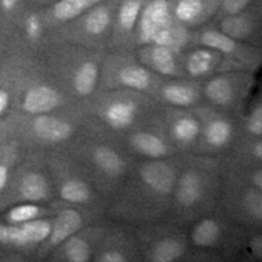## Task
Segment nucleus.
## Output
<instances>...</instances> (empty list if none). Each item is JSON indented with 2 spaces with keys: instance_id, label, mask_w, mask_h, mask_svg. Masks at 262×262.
I'll use <instances>...</instances> for the list:
<instances>
[{
  "instance_id": "nucleus-34",
  "label": "nucleus",
  "mask_w": 262,
  "mask_h": 262,
  "mask_svg": "<svg viewBox=\"0 0 262 262\" xmlns=\"http://www.w3.org/2000/svg\"><path fill=\"white\" fill-rule=\"evenodd\" d=\"M25 31L29 40L37 41L41 37L42 24L38 15H29L25 21Z\"/></svg>"
},
{
  "instance_id": "nucleus-1",
  "label": "nucleus",
  "mask_w": 262,
  "mask_h": 262,
  "mask_svg": "<svg viewBox=\"0 0 262 262\" xmlns=\"http://www.w3.org/2000/svg\"><path fill=\"white\" fill-rule=\"evenodd\" d=\"M91 102V114L100 125L108 131L124 133L142 124L150 112L152 101L147 94L140 91L114 89L102 93Z\"/></svg>"
},
{
  "instance_id": "nucleus-16",
  "label": "nucleus",
  "mask_w": 262,
  "mask_h": 262,
  "mask_svg": "<svg viewBox=\"0 0 262 262\" xmlns=\"http://www.w3.org/2000/svg\"><path fill=\"white\" fill-rule=\"evenodd\" d=\"M100 64L94 58H85L68 68L67 79L72 94L79 97L91 96L100 80Z\"/></svg>"
},
{
  "instance_id": "nucleus-14",
  "label": "nucleus",
  "mask_w": 262,
  "mask_h": 262,
  "mask_svg": "<svg viewBox=\"0 0 262 262\" xmlns=\"http://www.w3.org/2000/svg\"><path fill=\"white\" fill-rule=\"evenodd\" d=\"M179 52L160 45L148 44L140 51V61L149 68L153 73L165 77L180 78L185 77L182 62L179 60Z\"/></svg>"
},
{
  "instance_id": "nucleus-9",
  "label": "nucleus",
  "mask_w": 262,
  "mask_h": 262,
  "mask_svg": "<svg viewBox=\"0 0 262 262\" xmlns=\"http://www.w3.org/2000/svg\"><path fill=\"white\" fill-rule=\"evenodd\" d=\"M51 231V221L35 219L24 224H0V244L16 249L37 247L47 241Z\"/></svg>"
},
{
  "instance_id": "nucleus-11",
  "label": "nucleus",
  "mask_w": 262,
  "mask_h": 262,
  "mask_svg": "<svg viewBox=\"0 0 262 262\" xmlns=\"http://www.w3.org/2000/svg\"><path fill=\"white\" fill-rule=\"evenodd\" d=\"M127 145L133 152L148 159H164L175 153L176 147L159 127L140 126L127 136Z\"/></svg>"
},
{
  "instance_id": "nucleus-32",
  "label": "nucleus",
  "mask_w": 262,
  "mask_h": 262,
  "mask_svg": "<svg viewBox=\"0 0 262 262\" xmlns=\"http://www.w3.org/2000/svg\"><path fill=\"white\" fill-rule=\"evenodd\" d=\"M45 214V210L35 203L24 202L22 204L12 206L10 210L6 212L5 221L6 224H24V222L35 220V219L41 217Z\"/></svg>"
},
{
  "instance_id": "nucleus-29",
  "label": "nucleus",
  "mask_w": 262,
  "mask_h": 262,
  "mask_svg": "<svg viewBox=\"0 0 262 262\" xmlns=\"http://www.w3.org/2000/svg\"><path fill=\"white\" fill-rule=\"evenodd\" d=\"M242 214L251 224L260 225L262 221V189L250 185L242 193L239 199Z\"/></svg>"
},
{
  "instance_id": "nucleus-7",
  "label": "nucleus",
  "mask_w": 262,
  "mask_h": 262,
  "mask_svg": "<svg viewBox=\"0 0 262 262\" xmlns=\"http://www.w3.org/2000/svg\"><path fill=\"white\" fill-rule=\"evenodd\" d=\"M172 14V3L169 0H152L142 8L136 25V39L139 44L148 45L162 33L178 24Z\"/></svg>"
},
{
  "instance_id": "nucleus-15",
  "label": "nucleus",
  "mask_w": 262,
  "mask_h": 262,
  "mask_svg": "<svg viewBox=\"0 0 262 262\" xmlns=\"http://www.w3.org/2000/svg\"><path fill=\"white\" fill-rule=\"evenodd\" d=\"M66 98L60 90L48 84H35L26 91L21 107L31 116L51 113L62 107Z\"/></svg>"
},
{
  "instance_id": "nucleus-4",
  "label": "nucleus",
  "mask_w": 262,
  "mask_h": 262,
  "mask_svg": "<svg viewBox=\"0 0 262 262\" xmlns=\"http://www.w3.org/2000/svg\"><path fill=\"white\" fill-rule=\"evenodd\" d=\"M253 85L254 78L249 72L228 71L211 78L205 84L203 95L212 106L228 112L243 102Z\"/></svg>"
},
{
  "instance_id": "nucleus-22",
  "label": "nucleus",
  "mask_w": 262,
  "mask_h": 262,
  "mask_svg": "<svg viewBox=\"0 0 262 262\" xmlns=\"http://www.w3.org/2000/svg\"><path fill=\"white\" fill-rule=\"evenodd\" d=\"M79 17L78 27L81 34L88 38L102 37L112 25L113 8L111 4L100 3L84 12Z\"/></svg>"
},
{
  "instance_id": "nucleus-36",
  "label": "nucleus",
  "mask_w": 262,
  "mask_h": 262,
  "mask_svg": "<svg viewBox=\"0 0 262 262\" xmlns=\"http://www.w3.org/2000/svg\"><path fill=\"white\" fill-rule=\"evenodd\" d=\"M10 179V164L8 159L0 160V193L4 192Z\"/></svg>"
},
{
  "instance_id": "nucleus-12",
  "label": "nucleus",
  "mask_w": 262,
  "mask_h": 262,
  "mask_svg": "<svg viewBox=\"0 0 262 262\" xmlns=\"http://www.w3.org/2000/svg\"><path fill=\"white\" fill-rule=\"evenodd\" d=\"M164 130L173 146L181 149H193L198 143L201 122L196 113L171 108L165 113Z\"/></svg>"
},
{
  "instance_id": "nucleus-35",
  "label": "nucleus",
  "mask_w": 262,
  "mask_h": 262,
  "mask_svg": "<svg viewBox=\"0 0 262 262\" xmlns=\"http://www.w3.org/2000/svg\"><path fill=\"white\" fill-rule=\"evenodd\" d=\"M250 0H222V9L226 15H235L243 12Z\"/></svg>"
},
{
  "instance_id": "nucleus-19",
  "label": "nucleus",
  "mask_w": 262,
  "mask_h": 262,
  "mask_svg": "<svg viewBox=\"0 0 262 262\" xmlns=\"http://www.w3.org/2000/svg\"><path fill=\"white\" fill-rule=\"evenodd\" d=\"M18 201L38 203L50 199L51 186L47 176L37 170H29L19 176L16 182Z\"/></svg>"
},
{
  "instance_id": "nucleus-24",
  "label": "nucleus",
  "mask_w": 262,
  "mask_h": 262,
  "mask_svg": "<svg viewBox=\"0 0 262 262\" xmlns=\"http://www.w3.org/2000/svg\"><path fill=\"white\" fill-rule=\"evenodd\" d=\"M217 0H176L172 14L182 25L195 26L204 22L214 11Z\"/></svg>"
},
{
  "instance_id": "nucleus-18",
  "label": "nucleus",
  "mask_w": 262,
  "mask_h": 262,
  "mask_svg": "<svg viewBox=\"0 0 262 262\" xmlns=\"http://www.w3.org/2000/svg\"><path fill=\"white\" fill-rule=\"evenodd\" d=\"M84 215L75 209H63L51 221V231L47 241V250L56 249L66 239L80 231L84 225Z\"/></svg>"
},
{
  "instance_id": "nucleus-30",
  "label": "nucleus",
  "mask_w": 262,
  "mask_h": 262,
  "mask_svg": "<svg viewBox=\"0 0 262 262\" xmlns=\"http://www.w3.org/2000/svg\"><path fill=\"white\" fill-rule=\"evenodd\" d=\"M254 21L248 14L227 15L221 24V32L227 34L228 37L239 40L247 39L254 31Z\"/></svg>"
},
{
  "instance_id": "nucleus-10",
  "label": "nucleus",
  "mask_w": 262,
  "mask_h": 262,
  "mask_svg": "<svg viewBox=\"0 0 262 262\" xmlns=\"http://www.w3.org/2000/svg\"><path fill=\"white\" fill-rule=\"evenodd\" d=\"M77 130V123L66 117L37 114L28 125L29 136L42 145H60L70 141Z\"/></svg>"
},
{
  "instance_id": "nucleus-23",
  "label": "nucleus",
  "mask_w": 262,
  "mask_h": 262,
  "mask_svg": "<svg viewBox=\"0 0 262 262\" xmlns=\"http://www.w3.org/2000/svg\"><path fill=\"white\" fill-rule=\"evenodd\" d=\"M187 251L185 238L179 234H165L157 239L147 249V260L152 262L179 261Z\"/></svg>"
},
{
  "instance_id": "nucleus-13",
  "label": "nucleus",
  "mask_w": 262,
  "mask_h": 262,
  "mask_svg": "<svg viewBox=\"0 0 262 262\" xmlns=\"http://www.w3.org/2000/svg\"><path fill=\"white\" fill-rule=\"evenodd\" d=\"M203 90L194 80L171 79L162 80L157 85L152 96L160 103L176 108H188L195 106L201 101Z\"/></svg>"
},
{
  "instance_id": "nucleus-38",
  "label": "nucleus",
  "mask_w": 262,
  "mask_h": 262,
  "mask_svg": "<svg viewBox=\"0 0 262 262\" xmlns=\"http://www.w3.org/2000/svg\"><path fill=\"white\" fill-rule=\"evenodd\" d=\"M10 96L9 93L5 90H0V116L5 112L6 108L9 107Z\"/></svg>"
},
{
  "instance_id": "nucleus-25",
  "label": "nucleus",
  "mask_w": 262,
  "mask_h": 262,
  "mask_svg": "<svg viewBox=\"0 0 262 262\" xmlns=\"http://www.w3.org/2000/svg\"><path fill=\"white\" fill-rule=\"evenodd\" d=\"M199 41L203 47L214 49L219 51L222 56L231 57L233 62V70L239 68V63L245 58L243 49L238 44L237 40L233 38L228 37L224 32L215 31V29H208L203 32L199 37Z\"/></svg>"
},
{
  "instance_id": "nucleus-6",
  "label": "nucleus",
  "mask_w": 262,
  "mask_h": 262,
  "mask_svg": "<svg viewBox=\"0 0 262 262\" xmlns=\"http://www.w3.org/2000/svg\"><path fill=\"white\" fill-rule=\"evenodd\" d=\"M196 116L201 122V134L195 148L214 153L227 149L234 139V125L227 114L203 108Z\"/></svg>"
},
{
  "instance_id": "nucleus-39",
  "label": "nucleus",
  "mask_w": 262,
  "mask_h": 262,
  "mask_svg": "<svg viewBox=\"0 0 262 262\" xmlns=\"http://www.w3.org/2000/svg\"><path fill=\"white\" fill-rule=\"evenodd\" d=\"M17 2L18 0H0L3 9H4L5 11H11V10H14L16 8V5H17Z\"/></svg>"
},
{
  "instance_id": "nucleus-37",
  "label": "nucleus",
  "mask_w": 262,
  "mask_h": 262,
  "mask_svg": "<svg viewBox=\"0 0 262 262\" xmlns=\"http://www.w3.org/2000/svg\"><path fill=\"white\" fill-rule=\"evenodd\" d=\"M250 183L258 189H262V170L260 166L254 169V171L250 175Z\"/></svg>"
},
{
  "instance_id": "nucleus-26",
  "label": "nucleus",
  "mask_w": 262,
  "mask_h": 262,
  "mask_svg": "<svg viewBox=\"0 0 262 262\" xmlns=\"http://www.w3.org/2000/svg\"><path fill=\"white\" fill-rule=\"evenodd\" d=\"M224 226L217 219L205 217L198 221L191 232V242L196 248H214L224 238Z\"/></svg>"
},
{
  "instance_id": "nucleus-31",
  "label": "nucleus",
  "mask_w": 262,
  "mask_h": 262,
  "mask_svg": "<svg viewBox=\"0 0 262 262\" xmlns=\"http://www.w3.org/2000/svg\"><path fill=\"white\" fill-rule=\"evenodd\" d=\"M133 248L122 241H107L98 250L95 260L98 262H126L133 260Z\"/></svg>"
},
{
  "instance_id": "nucleus-27",
  "label": "nucleus",
  "mask_w": 262,
  "mask_h": 262,
  "mask_svg": "<svg viewBox=\"0 0 262 262\" xmlns=\"http://www.w3.org/2000/svg\"><path fill=\"white\" fill-rule=\"evenodd\" d=\"M102 2L104 0H60L52 6L50 14L56 22H68Z\"/></svg>"
},
{
  "instance_id": "nucleus-33",
  "label": "nucleus",
  "mask_w": 262,
  "mask_h": 262,
  "mask_svg": "<svg viewBox=\"0 0 262 262\" xmlns=\"http://www.w3.org/2000/svg\"><path fill=\"white\" fill-rule=\"evenodd\" d=\"M244 131L249 137L262 136V102L256 101L244 120Z\"/></svg>"
},
{
  "instance_id": "nucleus-5",
  "label": "nucleus",
  "mask_w": 262,
  "mask_h": 262,
  "mask_svg": "<svg viewBox=\"0 0 262 262\" xmlns=\"http://www.w3.org/2000/svg\"><path fill=\"white\" fill-rule=\"evenodd\" d=\"M88 165L102 187L111 188L124 179L129 171V162L120 150L108 143H88L83 147Z\"/></svg>"
},
{
  "instance_id": "nucleus-20",
  "label": "nucleus",
  "mask_w": 262,
  "mask_h": 262,
  "mask_svg": "<svg viewBox=\"0 0 262 262\" xmlns=\"http://www.w3.org/2000/svg\"><path fill=\"white\" fill-rule=\"evenodd\" d=\"M57 189L62 201L71 204H91L95 198L89 183L75 172L60 173L57 176Z\"/></svg>"
},
{
  "instance_id": "nucleus-17",
  "label": "nucleus",
  "mask_w": 262,
  "mask_h": 262,
  "mask_svg": "<svg viewBox=\"0 0 262 262\" xmlns=\"http://www.w3.org/2000/svg\"><path fill=\"white\" fill-rule=\"evenodd\" d=\"M222 62L224 56L220 52L204 47L189 52L182 61V68L185 75L192 79H203L220 72Z\"/></svg>"
},
{
  "instance_id": "nucleus-2",
  "label": "nucleus",
  "mask_w": 262,
  "mask_h": 262,
  "mask_svg": "<svg viewBox=\"0 0 262 262\" xmlns=\"http://www.w3.org/2000/svg\"><path fill=\"white\" fill-rule=\"evenodd\" d=\"M101 73L108 89H130L148 95H152L160 81L145 64L123 55L108 58Z\"/></svg>"
},
{
  "instance_id": "nucleus-8",
  "label": "nucleus",
  "mask_w": 262,
  "mask_h": 262,
  "mask_svg": "<svg viewBox=\"0 0 262 262\" xmlns=\"http://www.w3.org/2000/svg\"><path fill=\"white\" fill-rule=\"evenodd\" d=\"M178 175V166L165 158L142 163L137 173L140 186H142L147 194L158 198H168L172 194Z\"/></svg>"
},
{
  "instance_id": "nucleus-3",
  "label": "nucleus",
  "mask_w": 262,
  "mask_h": 262,
  "mask_svg": "<svg viewBox=\"0 0 262 262\" xmlns=\"http://www.w3.org/2000/svg\"><path fill=\"white\" fill-rule=\"evenodd\" d=\"M204 168L189 166L178 175L173 187V204L180 215L198 212L210 199L211 181Z\"/></svg>"
},
{
  "instance_id": "nucleus-21",
  "label": "nucleus",
  "mask_w": 262,
  "mask_h": 262,
  "mask_svg": "<svg viewBox=\"0 0 262 262\" xmlns=\"http://www.w3.org/2000/svg\"><path fill=\"white\" fill-rule=\"evenodd\" d=\"M94 232L78 231L57 247L56 260L64 262H86L93 257Z\"/></svg>"
},
{
  "instance_id": "nucleus-28",
  "label": "nucleus",
  "mask_w": 262,
  "mask_h": 262,
  "mask_svg": "<svg viewBox=\"0 0 262 262\" xmlns=\"http://www.w3.org/2000/svg\"><path fill=\"white\" fill-rule=\"evenodd\" d=\"M143 0H123L117 15V32L119 35H129L136 28Z\"/></svg>"
}]
</instances>
